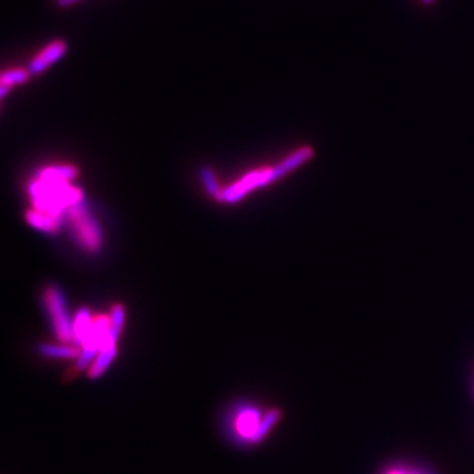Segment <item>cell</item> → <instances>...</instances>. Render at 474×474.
Here are the masks:
<instances>
[{
	"label": "cell",
	"instance_id": "6da1fadb",
	"mask_svg": "<svg viewBox=\"0 0 474 474\" xmlns=\"http://www.w3.org/2000/svg\"><path fill=\"white\" fill-rule=\"evenodd\" d=\"M29 192L35 208L51 217L62 219L64 211L82 201V191L70 188L65 181H52L36 178L30 185Z\"/></svg>",
	"mask_w": 474,
	"mask_h": 474
},
{
	"label": "cell",
	"instance_id": "7a4b0ae2",
	"mask_svg": "<svg viewBox=\"0 0 474 474\" xmlns=\"http://www.w3.org/2000/svg\"><path fill=\"white\" fill-rule=\"evenodd\" d=\"M280 419L281 412L278 410H269L262 414L257 408L244 407L237 410L232 421V430L240 441L253 444L264 440Z\"/></svg>",
	"mask_w": 474,
	"mask_h": 474
},
{
	"label": "cell",
	"instance_id": "3957f363",
	"mask_svg": "<svg viewBox=\"0 0 474 474\" xmlns=\"http://www.w3.org/2000/svg\"><path fill=\"white\" fill-rule=\"evenodd\" d=\"M68 215L77 241L90 252L99 250L102 246V230L83 202L70 207Z\"/></svg>",
	"mask_w": 474,
	"mask_h": 474
},
{
	"label": "cell",
	"instance_id": "277c9868",
	"mask_svg": "<svg viewBox=\"0 0 474 474\" xmlns=\"http://www.w3.org/2000/svg\"><path fill=\"white\" fill-rule=\"evenodd\" d=\"M45 303L58 339L65 343L74 341V322L70 319L64 293L55 286L49 287L45 291Z\"/></svg>",
	"mask_w": 474,
	"mask_h": 474
},
{
	"label": "cell",
	"instance_id": "5b68a950",
	"mask_svg": "<svg viewBox=\"0 0 474 474\" xmlns=\"http://www.w3.org/2000/svg\"><path fill=\"white\" fill-rule=\"evenodd\" d=\"M278 178H280V174H278L275 167H271V169H268V170H259V172L249 173L240 182H237V183L232 185L230 188L223 190L220 202L235 203V202L240 201L249 191L261 188V186H266V185H269L273 181H275Z\"/></svg>",
	"mask_w": 474,
	"mask_h": 474
},
{
	"label": "cell",
	"instance_id": "8992f818",
	"mask_svg": "<svg viewBox=\"0 0 474 474\" xmlns=\"http://www.w3.org/2000/svg\"><path fill=\"white\" fill-rule=\"evenodd\" d=\"M68 52V42L65 40L51 41L40 53L32 58L28 69L32 77H37L48 68H51L57 61H60Z\"/></svg>",
	"mask_w": 474,
	"mask_h": 474
},
{
	"label": "cell",
	"instance_id": "52a82bcc",
	"mask_svg": "<svg viewBox=\"0 0 474 474\" xmlns=\"http://www.w3.org/2000/svg\"><path fill=\"white\" fill-rule=\"evenodd\" d=\"M118 354L116 345H103L102 349L98 353L93 365L89 369V376L91 379H99L111 365L113 358Z\"/></svg>",
	"mask_w": 474,
	"mask_h": 474
},
{
	"label": "cell",
	"instance_id": "ba28073f",
	"mask_svg": "<svg viewBox=\"0 0 474 474\" xmlns=\"http://www.w3.org/2000/svg\"><path fill=\"white\" fill-rule=\"evenodd\" d=\"M91 315L87 309H81L74 320V341L78 347H83L93 327Z\"/></svg>",
	"mask_w": 474,
	"mask_h": 474
},
{
	"label": "cell",
	"instance_id": "9c48e42d",
	"mask_svg": "<svg viewBox=\"0 0 474 474\" xmlns=\"http://www.w3.org/2000/svg\"><path fill=\"white\" fill-rule=\"evenodd\" d=\"M27 221L35 228L37 230H44V232H55L58 230V226H60V219L57 217H51L48 214H44V212H40L37 210L35 211H28Z\"/></svg>",
	"mask_w": 474,
	"mask_h": 474
},
{
	"label": "cell",
	"instance_id": "30bf717a",
	"mask_svg": "<svg viewBox=\"0 0 474 474\" xmlns=\"http://www.w3.org/2000/svg\"><path fill=\"white\" fill-rule=\"evenodd\" d=\"M39 352L45 357L52 358H78L81 352L77 347L71 345H55V344H40Z\"/></svg>",
	"mask_w": 474,
	"mask_h": 474
},
{
	"label": "cell",
	"instance_id": "8fae6325",
	"mask_svg": "<svg viewBox=\"0 0 474 474\" xmlns=\"http://www.w3.org/2000/svg\"><path fill=\"white\" fill-rule=\"evenodd\" d=\"M77 174H78V170L74 166H70V165H57V166H51V167L44 169L37 178L68 182L70 179L75 178Z\"/></svg>",
	"mask_w": 474,
	"mask_h": 474
},
{
	"label": "cell",
	"instance_id": "7c38bea8",
	"mask_svg": "<svg viewBox=\"0 0 474 474\" xmlns=\"http://www.w3.org/2000/svg\"><path fill=\"white\" fill-rule=\"evenodd\" d=\"M32 78V74L29 71V69L26 68H12L8 70H4L0 75V83L3 84H8L11 87L17 86V84H24L29 82Z\"/></svg>",
	"mask_w": 474,
	"mask_h": 474
},
{
	"label": "cell",
	"instance_id": "4fadbf2b",
	"mask_svg": "<svg viewBox=\"0 0 474 474\" xmlns=\"http://www.w3.org/2000/svg\"><path fill=\"white\" fill-rule=\"evenodd\" d=\"M201 176H202V181H203L204 188L206 190L214 197L217 198V201L221 199V194H223V190L220 189L219 183H217V176L212 173V170L210 167H202L201 170Z\"/></svg>",
	"mask_w": 474,
	"mask_h": 474
},
{
	"label": "cell",
	"instance_id": "5bb4252c",
	"mask_svg": "<svg viewBox=\"0 0 474 474\" xmlns=\"http://www.w3.org/2000/svg\"><path fill=\"white\" fill-rule=\"evenodd\" d=\"M81 0H55V4L60 7V8H68L70 6L78 3Z\"/></svg>",
	"mask_w": 474,
	"mask_h": 474
},
{
	"label": "cell",
	"instance_id": "9a60e30c",
	"mask_svg": "<svg viewBox=\"0 0 474 474\" xmlns=\"http://www.w3.org/2000/svg\"><path fill=\"white\" fill-rule=\"evenodd\" d=\"M11 89H12L11 86L0 83V99H4V98L7 96V94H8V91H11Z\"/></svg>",
	"mask_w": 474,
	"mask_h": 474
},
{
	"label": "cell",
	"instance_id": "2e32d148",
	"mask_svg": "<svg viewBox=\"0 0 474 474\" xmlns=\"http://www.w3.org/2000/svg\"><path fill=\"white\" fill-rule=\"evenodd\" d=\"M435 1H436V0H420V3H421L423 6H427V7L435 4Z\"/></svg>",
	"mask_w": 474,
	"mask_h": 474
},
{
	"label": "cell",
	"instance_id": "e0dca14e",
	"mask_svg": "<svg viewBox=\"0 0 474 474\" xmlns=\"http://www.w3.org/2000/svg\"><path fill=\"white\" fill-rule=\"evenodd\" d=\"M389 474H408L405 473V472H401V471H394V472H390Z\"/></svg>",
	"mask_w": 474,
	"mask_h": 474
}]
</instances>
